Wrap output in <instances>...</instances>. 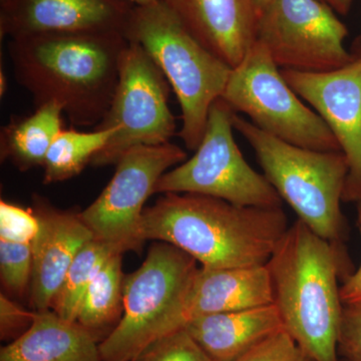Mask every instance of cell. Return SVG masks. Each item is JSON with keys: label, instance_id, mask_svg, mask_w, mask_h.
Segmentation results:
<instances>
[{"label": "cell", "instance_id": "obj_16", "mask_svg": "<svg viewBox=\"0 0 361 361\" xmlns=\"http://www.w3.org/2000/svg\"><path fill=\"white\" fill-rule=\"evenodd\" d=\"M273 303L267 266L197 269L173 319V329H183L200 316L230 312Z\"/></svg>", "mask_w": 361, "mask_h": 361}, {"label": "cell", "instance_id": "obj_7", "mask_svg": "<svg viewBox=\"0 0 361 361\" xmlns=\"http://www.w3.org/2000/svg\"><path fill=\"white\" fill-rule=\"evenodd\" d=\"M221 99L277 139L316 151H341L329 126L291 89L260 42L232 68Z\"/></svg>", "mask_w": 361, "mask_h": 361}, {"label": "cell", "instance_id": "obj_26", "mask_svg": "<svg viewBox=\"0 0 361 361\" xmlns=\"http://www.w3.org/2000/svg\"><path fill=\"white\" fill-rule=\"evenodd\" d=\"M233 361L313 360L285 330H281Z\"/></svg>", "mask_w": 361, "mask_h": 361}, {"label": "cell", "instance_id": "obj_6", "mask_svg": "<svg viewBox=\"0 0 361 361\" xmlns=\"http://www.w3.org/2000/svg\"><path fill=\"white\" fill-rule=\"evenodd\" d=\"M198 268L178 247L154 243L141 267L125 276L123 316L99 342L102 360L133 361L149 343L174 331L176 310Z\"/></svg>", "mask_w": 361, "mask_h": 361}, {"label": "cell", "instance_id": "obj_27", "mask_svg": "<svg viewBox=\"0 0 361 361\" xmlns=\"http://www.w3.org/2000/svg\"><path fill=\"white\" fill-rule=\"evenodd\" d=\"M338 351L348 361H361V305L343 306Z\"/></svg>", "mask_w": 361, "mask_h": 361}, {"label": "cell", "instance_id": "obj_15", "mask_svg": "<svg viewBox=\"0 0 361 361\" xmlns=\"http://www.w3.org/2000/svg\"><path fill=\"white\" fill-rule=\"evenodd\" d=\"M33 212L39 229L32 242L30 301L35 311L47 310L78 252L94 236L78 214L56 210L39 197Z\"/></svg>", "mask_w": 361, "mask_h": 361}, {"label": "cell", "instance_id": "obj_22", "mask_svg": "<svg viewBox=\"0 0 361 361\" xmlns=\"http://www.w3.org/2000/svg\"><path fill=\"white\" fill-rule=\"evenodd\" d=\"M116 253L121 252L101 240L87 242L68 268L51 310L63 319L75 322L85 292L106 261Z\"/></svg>", "mask_w": 361, "mask_h": 361}, {"label": "cell", "instance_id": "obj_30", "mask_svg": "<svg viewBox=\"0 0 361 361\" xmlns=\"http://www.w3.org/2000/svg\"><path fill=\"white\" fill-rule=\"evenodd\" d=\"M327 6L331 7L336 13L339 14H348L353 6V0H322Z\"/></svg>", "mask_w": 361, "mask_h": 361}, {"label": "cell", "instance_id": "obj_24", "mask_svg": "<svg viewBox=\"0 0 361 361\" xmlns=\"http://www.w3.org/2000/svg\"><path fill=\"white\" fill-rule=\"evenodd\" d=\"M133 361H213L185 327L149 343Z\"/></svg>", "mask_w": 361, "mask_h": 361}, {"label": "cell", "instance_id": "obj_9", "mask_svg": "<svg viewBox=\"0 0 361 361\" xmlns=\"http://www.w3.org/2000/svg\"><path fill=\"white\" fill-rule=\"evenodd\" d=\"M170 87L148 52L141 45L129 42L121 59L120 77L110 109L94 128L115 130V134L90 165H116L135 147L170 142L177 129L169 106Z\"/></svg>", "mask_w": 361, "mask_h": 361}, {"label": "cell", "instance_id": "obj_25", "mask_svg": "<svg viewBox=\"0 0 361 361\" xmlns=\"http://www.w3.org/2000/svg\"><path fill=\"white\" fill-rule=\"evenodd\" d=\"M39 229L37 215L30 209L0 202V239L32 243Z\"/></svg>", "mask_w": 361, "mask_h": 361}, {"label": "cell", "instance_id": "obj_10", "mask_svg": "<svg viewBox=\"0 0 361 361\" xmlns=\"http://www.w3.org/2000/svg\"><path fill=\"white\" fill-rule=\"evenodd\" d=\"M348 30L322 0H270L258 11L256 42L281 70L324 73L350 59Z\"/></svg>", "mask_w": 361, "mask_h": 361}, {"label": "cell", "instance_id": "obj_28", "mask_svg": "<svg viewBox=\"0 0 361 361\" xmlns=\"http://www.w3.org/2000/svg\"><path fill=\"white\" fill-rule=\"evenodd\" d=\"M35 312L26 311L8 297L0 295V338L14 341L32 326Z\"/></svg>", "mask_w": 361, "mask_h": 361}, {"label": "cell", "instance_id": "obj_32", "mask_svg": "<svg viewBox=\"0 0 361 361\" xmlns=\"http://www.w3.org/2000/svg\"><path fill=\"white\" fill-rule=\"evenodd\" d=\"M128 1L132 2L135 6H146V4H156L158 0H128Z\"/></svg>", "mask_w": 361, "mask_h": 361}, {"label": "cell", "instance_id": "obj_21", "mask_svg": "<svg viewBox=\"0 0 361 361\" xmlns=\"http://www.w3.org/2000/svg\"><path fill=\"white\" fill-rule=\"evenodd\" d=\"M114 134L115 130H61L45 157L42 166L44 184L63 182L80 174L106 147Z\"/></svg>", "mask_w": 361, "mask_h": 361}, {"label": "cell", "instance_id": "obj_20", "mask_svg": "<svg viewBox=\"0 0 361 361\" xmlns=\"http://www.w3.org/2000/svg\"><path fill=\"white\" fill-rule=\"evenodd\" d=\"M123 253L111 256L85 292L75 322L94 336L110 334L123 313Z\"/></svg>", "mask_w": 361, "mask_h": 361}, {"label": "cell", "instance_id": "obj_13", "mask_svg": "<svg viewBox=\"0 0 361 361\" xmlns=\"http://www.w3.org/2000/svg\"><path fill=\"white\" fill-rule=\"evenodd\" d=\"M134 6L128 0H0V37L123 33Z\"/></svg>", "mask_w": 361, "mask_h": 361}, {"label": "cell", "instance_id": "obj_4", "mask_svg": "<svg viewBox=\"0 0 361 361\" xmlns=\"http://www.w3.org/2000/svg\"><path fill=\"white\" fill-rule=\"evenodd\" d=\"M123 33L128 42L141 45L163 71L182 111L180 137L188 149L196 151L231 66L195 39L160 2L135 6Z\"/></svg>", "mask_w": 361, "mask_h": 361}, {"label": "cell", "instance_id": "obj_18", "mask_svg": "<svg viewBox=\"0 0 361 361\" xmlns=\"http://www.w3.org/2000/svg\"><path fill=\"white\" fill-rule=\"evenodd\" d=\"M0 361H103L97 338L51 310L35 311L30 329L0 350Z\"/></svg>", "mask_w": 361, "mask_h": 361}, {"label": "cell", "instance_id": "obj_1", "mask_svg": "<svg viewBox=\"0 0 361 361\" xmlns=\"http://www.w3.org/2000/svg\"><path fill=\"white\" fill-rule=\"evenodd\" d=\"M128 44L120 32L30 35L9 39L8 54L35 108L56 102L73 127L96 128L110 109Z\"/></svg>", "mask_w": 361, "mask_h": 361}, {"label": "cell", "instance_id": "obj_34", "mask_svg": "<svg viewBox=\"0 0 361 361\" xmlns=\"http://www.w3.org/2000/svg\"><path fill=\"white\" fill-rule=\"evenodd\" d=\"M357 211H360V212H361V202H360V203H357Z\"/></svg>", "mask_w": 361, "mask_h": 361}, {"label": "cell", "instance_id": "obj_17", "mask_svg": "<svg viewBox=\"0 0 361 361\" xmlns=\"http://www.w3.org/2000/svg\"><path fill=\"white\" fill-rule=\"evenodd\" d=\"M213 361H233L284 329L274 304L195 318L185 325Z\"/></svg>", "mask_w": 361, "mask_h": 361}, {"label": "cell", "instance_id": "obj_5", "mask_svg": "<svg viewBox=\"0 0 361 361\" xmlns=\"http://www.w3.org/2000/svg\"><path fill=\"white\" fill-rule=\"evenodd\" d=\"M234 129L249 142L266 179L298 219L322 238L342 243L346 226L341 203L349 171L344 154L294 146L237 113Z\"/></svg>", "mask_w": 361, "mask_h": 361}, {"label": "cell", "instance_id": "obj_19", "mask_svg": "<svg viewBox=\"0 0 361 361\" xmlns=\"http://www.w3.org/2000/svg\"><path fill=\"white\" fill-rule=\"evenodd\" d=\"M63 110L56 102L37 106L32 115L11 118L0 133L2 160L20 171L44 166L45 157L63 130Z\"/></svg>", "mask_w": 361, "mask_h": 361}, {"label": "cell", "instance_id": "obj_2", "mask_svg": "<svg viewBox=\"0 0 361 361\" xmlns=\"http://www.w3.org/2000/svg\"><path fill=\"white\" fill-rule=\"evenodd\" d=\"M282 208L239 206L196 194H163L142 213L145 240L172 244L204 267L267 264L288 229Z\"/></svg>", "mask_w": 361, "mask_h": 361}, {"label": "cell", "instance_id": "obj_33", "mask_svg": "<svg viewBox=\"0 0 361 361\" xmlns=\"http://www.w3.org/2000/svg\"><path fill=\"white\" fill-rule=\"evenodd\" d=\"M255 1L256 6H257L258 11L265 6L266 4L270 1V0H254Z\"/></svg>", "mask_w": 361, "mask_h": 361}, {"label": "cell", "instance_id": "obj_23", "mask_svg": "<svg viewBox=\"0 0 361 361\" xmlns=\"http://www.w3.org/2000/svg\"><path fill=\"white\" fill-rule=\"evenodd\" d=\"M32 243L0 239V275L7 290L23 296L32 282Z\"/></svg>", "mask_w": 361, "mask_h": 361}, {"label": "cell", "instance_id": "obj_29", "mask_svg": "<svg viewBox=\"0 0 361 361\" xmlns=\"http://www.w3.org/2000/svg\"><path fill=\"white\" fill-rule=\"evenodd\" d=\"M357 224L361 234V212L357 211ZM341 287V297L343 306L361 305V265L353 274L343 279Z\"/></svg>", "mask_w": 361, "mask_h": 361}, {"label": "cell", "instance_id": "obj_31", "mask_svg": "<svg viewBox=\"0 0 361 361\" xmlns=\"http://www.w3.org/2000/svg\"><path fill=\"white\" fill-rule=\"evenodd\" d=\"M7 90V78L4 75V71L0 73V94L4 97Z\"/></svg>", "mask_w": 361, "mask_h": 361}, {"label": "cell", "instance_id": "obj_14", "mask_svg": "<svg viewBox=\"0 0 361 361\" xmlns=\"http://www.w3.org/2000/svg\"><path fill=\"white\" fill-rule=\"evenodd\" d=\"M207 49L238 65L256 40L254 0H158Z\"/></svg>", "mask_w": 361, "mask_h": 361}, {"label": "cell", "instance_id": "obj_8", "mask_svg": "<svg viewBox=\"0 0 361 361\" xmlns=\"http://www.w3.org/2000/svg\"><path fill=\"white\" fill-rule=\"evenodd\" d=\"M235 114L224 99H216L194 156L161 176L155 193L203 195L235 205L281 208L276 190L247 163L235 142Z\"/></svg>", "mask_w": 361, "mask_h": 361}, {"label": "cell", "instance_id": "obj_3", "mask_svg": "<svg viewBox=\"0 0 361 361\" xmlns=\"http://www.w3.org/2000/svg\"><path fill=\"white\" fill-rule=\"evenodd\" d=\"M266 266L285 331L313 361H337L343 311L338 279L350 274L342 243L322 238L297 219Z\"/></svg>", "mask_w": 361, "mask_h": 361}, {"label": "cell", "instance_id": "obj_12", "mask_svg": "<svg viewBox=\"0 0 361 361\" xmlns=\"http://www.w3.org/2000/svg\"><path fill=\"white\" fill-rule=\"evenodd\" d=\"M346 65L324 73L281 70L287 84L316 111L336 137L348 163L342 202H361V35Z\"/></svg>", "mask_w": 361, "mask_h": 361}, {"label": "cell", "instance_id": "obj_11", "mask_svg": "<svg viewBox=\"0 0 361 361\" xmlns=\"http://www.w3.org/2000/svg\"><path fill=\"white\" fill-rule=\"evenodd\" d=\"M187 160V154L169 142L129 149L116 164V172L104 191L78 213L94 238L121 253L140 251L146 240L142 221L145 204L161 176Z\"/></svg>", "mask_w": 361, "mask_h": 361}]
</instances>
